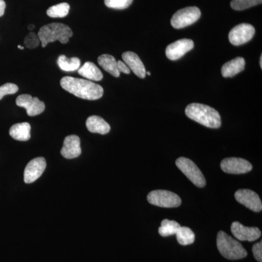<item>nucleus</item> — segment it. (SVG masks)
<instances>
[{
    "instance_id": "obj_16",
    "label": "nucleus",
    "mask_w": 262,
    "mask_h": 262,
    "mask_svg": "<svg viewBox=\"0 0 262 262\" xmlns=\"http://www.w3.org/2000/svg\"><path fill=\"white\" fill-rule=\"evenodd\" d=\"M122 57L124 63L136 76L141 79L145 78L146 72L145 67L136 53L134 52L127 51L122 54Z\"/></svg>"
},
{
    "instance_id": "obj_14",
    "label": "nucleus",
    "mask_w": 262,
    "mask_h": 262,
    "mask_svg": "<svg viewBox=\"0 0 262 262\" xmlns=\"http://www.w3.org/2000/svg\"><path fill=\"white\" fill-rule=\"evenodd\" d=\"M46 165L45 158H37L31 160L24 170V182L31 184L37 181L42 175Z\"/></svg>"
},
{
    "instance_id": "obj_29",
    "label": "nucleus",
    "mask_w": 262,
    "mask_h": 262,
    "mask_svg": "<svg viewBox=\"0 0 262 262\" xmlns=\"http://www.w3.org/2000/svg\"><path fill=\"white\" fill-rule=\"evenodd\" d=\"M18 87L15 84L6 83L0 87V100L7 95L15 94L18 92Z\"/></svg>"
},
{
    "instance_id": "obj_33",
    "label": "nucleus",
    "mask_w": 262,
    "mask_h": 262,
    "mask_svg": "<svg viewBox=\"0 0 262 262\" xmlns=\"http://www.w3.org/2000/svg\"><path fill=\"white\" fill-rule=\"evenodd\" d=\"M34 27H34V25H33V24H31V25L29 26L28 28H29V30H33V29H34Z\"/></svg>"
},
{
    "instance_id": "obj_26",
    "label": "nucleus",
    "mask_w": 262,
    "mask_h": 262,
    "mask_svg": "<svg viewBox=\"0 0 262 262\" xmlns=\"http://www.w3.org/2000/svg\"><path fill=\"white\" fill-rule=\"evenodd\" d=\"M262 0H232L231 7L235 10H244L261 4Z\"/></svg>"
},
{
    "instance_id": "obj_17",
    "label": "nucleus",
    "mask_w": 262,
    "mask_h": 262,
    "mask_svg": "<svg viewBox=\"0 0 262 262\" xmlns=\"http://www.w3.org/2000/svg\"><path fill=\"white\" fill-rule=\"evenodd\" d=\"M246 61L242 57H237L223 65L222 68V75L224 77H232L245 69Z\"/></svg>"
},
{
    "instance_id": "obj_36",
    "label": "nucleus",
    "mask_w": 262,
    "mask_h": 262,
    "mask_svg": "<svg viewBox=\"0 0 262 262\" xmlns=\"http://www.w3.org/2000/svg\"><path fill=\"white\" fill-rule=\"evenodd\" d=\"M146 75H151V73H150L149 72H146Z\"/></svg>"
},
{
    "instance_id": "obj_2",
    "label": "nucleus",
    "mask_w": 262,
    "mask_h": 262,
    "mask_svg": "<svg viewBox=\"0 0 262 262\" xmlns=\"http://www.w3.org/2000/svg\"><path fill=\"white\" fill-rule=\"evenodd\" d=\"M185 114L191 120L210 128H219L222 125L220 113L208 105L190 103L186 108Z\"/></svg>"
},
{
    "instance_id": "obj_34",
    "label": "nucleus",
    "mask_w": 262,
    "mask_h": 262,
    "mask_svg": "<svg viewBox=\"0 0 262 262\" xmlns=\"http://www.w3.org/2000/svg\"><path fill=\"white\" fill-rule=\"evenodd\" d=\"M260 67L262 68V56H261V58H260Z\"/></svg>"
},
{
    "instance_id": "obj_35",
    "label": "nucleus",
    "mask_w": 262,
    "mask_h": 262,
    "mask_svg": "<svg viewBox=\"0 0 262 262\" xmlns=\"http://www.w3.org/2000/svg\"><path fill=\"white\" fill-rule=\"evenodd\" d=\"M18 48H19V49H21V50L24 49V47H21V46H18Z\"/></svg>"
},
{
    "instance_id": "obj_12",
    "label": "nucleus",
    "mask_w": 262,
    "mask_h": 262,
    "mask_svg": "<svg viewBox=\"0 0 262 262\" xmlns=\"http://www.w3.org/2000/svg\"><path fill=\"white\" fill-rule=\"evenodd\" d=\"M236 201L244 205L248 209L254 212H260L262 209V203L259 196L250 189H239L234 194Z\"/></svg>"
},
{
    "instance_id": "obj_19",
    "label": "nucleus",
    "mask_w": 262,
    "mask_h": 262,
    "mask_svg": "<svg viewBox=\"0 0 262 262\" xmlns=\"http://www.w3.org/2000/svg\"><path fill=\"white\" fill-rule=\"evenodd\" d=\"M10 136L15 140L27 141L31 138V125L28 122L15 124L10 127Z\"/></svg>"
},
{
    "instance_id": "obj_8",
    "label": "nucleus",
    "mask_w": 262,
    "mask_h": 262,
    "mask_svg": "<svg viewBox=\"0 0 262 262\" xmlns=\"http://www.w3.org/2000/svg\"><path fill=\"white\" fill-rule=\"evenodd\" d=\"M255 34V28L251 24H241L229 33V40L233 46H239L249 42Z\"/></svg>"
},
{
    "instance_id": "obj_24",
    "label": "nucleus",
    "mask_w": 262,
    "mask_h": 262,
    "mask_svg": "<svg viewBox=\"0 0 262 262\" xmlns=\"http://www.w3.org/2000/svg\"><path fill=\"white\" fill-rule=\"evenodd\" d=\"M180 227L181 225L175 221L164 220L158 229V232L162 237H168L177 234Z\"/></svg>"
},
{
    "instance_id": "obj_5",
    "label": "nucleus",
    "mask_w": 262,
    "mask_h": 262,
    "mask_svg": "<svg viewBox=\"0 0 262 262\" xmlns=\"http://www.w3.org/2000/svg\"><path fill=\"white\" fill-rule=\"evenodd\" d=\"M176 165L189 181L199 188L206 186V181L201 170L192 160L186 158H179Z\"/></svg>"
},
{
    "instance_id": "obj_28",
    "label": "nucleus",
    "mask_w": 262,
    "mask_h": 262,
    "mask_svg": "<svg viewBox=\"0 0 262 262\" xmlns=\"http://www.w3.org/2000/svg\"><path fill=\"white\" fill-rule=\"evenodd\" d=\"M24 43L26 48L34 49L39 46L40 40H39L37 34L34 32H31L25 37Z\"/></svg>"
},
{
    "instance_id": "obj_30",
    "label": "nucleus",
    "mask_w": 262,
    "mask_h": 262,
    "mask_svg": "<svg viewBox=\"0 0 262 262\" xmlns=\"http://www.w3.org/2000/svg\"><path fill=\"white\" fill-rule=\"evenodd\" d=\"M253 256L256 258V261L262 262V242L260 241L255 245H253L252 248Z\"/></svg>"
},
{
    "instance_id": "obj_1",
    "label": "nucleus",
    "mask_w": 262,
    "mask_h": 262,
    "mask_svg": "<svg viewBox=\"0 0 262 262\" xmlns=\"http://www.w3.org/2000/svg\"><path fill=\"white\" fill-rule=\"evenodd\" d=\"M61 85L65 91L82 99L98 100L102 97L103 89L99 84L83 79L64 77L61 79Z\"/></svg>"
},
{
    "instance_id": "obj_31",
    "label": "nucleus",
    "mask_w": 262,
    "mask_h": 262,
    "mask_svg": "<svg viewBox=\"0 0 262 262\" xmlns=\"http://www.w3.org/2000/svg\"><path fill=\"white\" fill-rule=\"evenodd\" d=\"M117 69H118L119 72H122V73L126 74L129 75L130 73V70L129 67H127L123 61H117Z\"/></svg>"
},
{
    "instance_id": "obj_9",
    "label": "nucleus",
    "mask_w": 262,
    "mask_h": 262,
    "mask_svg": "<svg viewBox=\"0 0 262 262\" xmlns=\"http://www.w3.org/2000/svg\"><path fill=\"white\" fill-rule=\"evenodd\" d=\"M221 168L227 173L244 174L251 171L253 166L248 160L243 158H229L222 160Z\"/></svg>"
},
{
    "instance_id": "obj_22",
    "label": "nucleus",
    "mask_w": 262,
    "mask_h": 262,
    "mask_svg": "<svg viewBox=\"0 0 262 262\" xmlns=\"http://www.w3.org/2000/svg\"><path fill=\"white\" fill-rule=\"evenodd\" d=\"M57 63L59 68L65 72H74L78 70L81 63L80 60L77 57L69 58L64 55H61L58 57Z\"/></svg>"
},
{
    "instance_id": "obj_7",
    "label": "nucleus",
    "mask_w": 262,
    "mask_h": 262,
    "mask_svg": "<svg viewBox=\"0 0 262 262\" xmlns=\"http://www.w3.org/2000/svg\"><path fill=\"white\" fill-rule=\"evenodd\" d=\"M147 201L150 204L161 208H177L182 204L179 196L167 190H155L149 192Z\"/></svg>"
},
{
    "instance_id": "obj_6",
    "label": "nucleus",
    "mask_w": 262,
    "mask_h": 262,
    "mask_svg": "<svg viewBox=\"0 0 262 262\" xmlns=\"http://www.w3.org/2000/svg\"><path fill=\"white\" fill-rule=\"evenodd\" d=\"M201 16V10L196 7H188L178 10L171 18L172 27L179 29L192 25L199 20Z\"/></svg>"
},
{
    "instance_id": "obj_25",
    "label": "nucleus",
    "mask_w": 262,
    "mask_h": 262,
    "mask_svg": "<svg viewBox=\"0 0 262 262\" xmlns=\"http://www.w3.org/2000/svg\"><path fill=\"white\" fill-rule=\"evenodd\" d=\"M70 9V6L68 3H60L48 8L47 15L51 18H64L68 15Z\"/></svg>"
},
{
    "instance_id": "obj_32",
    "label": "nucleus",
    "mask_w": 262,
    "mask_h": 262,
    "mask_svg": "<svg viewBox=\"0 0 262 262\" xmlns=\"http://www.w3.org/2000/svg\"><path fill=\"white\" fill-rule=\"evenodd\" d=\"M5 8H6V4L4 0H0V17L4 15Z\"/></svg>"
},
{
    "instance_id": "obj_21",
    "label": "nucleus",
    "mask_w": 262,
    "mask_h": 262,
    "mask_svg": "<svg viewBox=\"0 0 262 262\" xmlns=\"http://www.w3.org/2000/svg\"><path fill=\"white\" fill-rule=\"evenodd\" d=\"M98 64L108 72L110 75L115 77H119L120 75V72L117 69V61L115 58L111 55L103 54L98 57Z\"/></svg>"
},
{
    "instance_id": "obj_3",
    "label": "nucleus",
    "mask_w": 262,
    "mask_h": 262,
    "mask_svg": "<svg viewBox=\"0 0 262 262\" xmlns=\"http://www.w3.org/2000/svg\"><path fill=\"white\" fill-rule=\"evenodd\" d=\"M42 48H46L49 43L59 41L66 44L73 35L70 27L61 23H52L45 25L39 29L37 34Z\"/></svg>"
},
{
    "instance_id": "obj_13",
    "label": "nucleus",
    "mask_w": 262,
    "mask_h": 262,
    "mask_svg": "<svg viewBox=\"0 0 262 262\" xmlns=\"http://www.w3.org/2000/svg\"><path fill=\"white\" fill-rule=\"evenodd\" d=\"M231 232L236 239L241 241H256L261 236V232L258 227H245L238 222H234L231 225Z\"/></svg>"
},
{
    "instance_id": "obj_15",
    "label": "nucleus",
    "mask_w": 262,
    "mask_h": 262,
    "mask_svg": "<svg viewBox=\"0 0 262 262\" xmlns=\"http://www.w3.org/2000/svg\"><path fill=\"white\" fill-rule=\"evenodd\" d=\"M82 152L80 146V139L79 136L71 135L67 136L63 141L61 154L67 159L78 158Z\"/></svg>"
},
{
    "instance_id": "obj_18",
    "label": "nucleus",
    "mask_w": 262,
    "mask_h": 262,
    "mask_svg": "<svg viewBox=\"0 0 262 262\" xmlns=\"http://www.w3.org/2000/svg\"><path fill=\"white\" fill-rule=\"evenodd\" d=\"M86 127L90 132L102 134V135L108 134L111 129L110 125L103 120L102 117L96 116V115L89 117L87 119Z\"/></svg>"
},
{
    "instance_id": "obj_20",
    "label": "nucleus",
    "mask_w": 262,
    "mask_h": 262,
    "mask_svg": "<svg viewBox=\"0 0 262 262\" xmlns=\"http://www.w3.org/2000/svg\"><path fill=\"white\" fill-rule=\"evenodd\" d=\"M78 73L89 80L101 81L103 79L102 72L92 62H85L78 69Z\"/></svg>"
},
{
    "instance_id": "obj_10",
    "label": "nucleus",
    "mask_w": 262,
    "mask_h": 262,
    "mask_svg": "<svg viewBox=\"0 0 262 262\" xmlns=\"http://www.w3.org/2000/svg\"><path fill=\"white\" fill-rule=\"evenodd\" d=\"M17 106L25 108L27 115L30 117L37 116L44 112L46 105L37 97L33 98L31 95L23 94L16 98Z\"/></svg>"
},
{
    "instance_id": "obj_27",
    "label": "nucleus",
    "mask_w": 262,
    "mask_h": 262,
    "mask_svg": "<svg viewBox=\"0 0 262 262\" xmlns=\"http://www.w3.org/2000/svg\"><path fill=\"white\" fill-rule=\"evenodd\" d=\"M134 0H104L105 5L110 8L124 10L132 4Z\"/></svg>"
},
{
    "instance_id": "obj_4",
    "label": "nucleus",
    "mask_w": 262,
    "mask_h": 262,
    "mask_svg": "<svg viewBox=\"0 0 262 262\" xmlns=\"http://www.w3.org/2000/svg\"><path fill=\"white\" fill-rule=\"evenodd\" d=\"M216 242L221 254L227 259H242L247 256V251L242 244L223 231H220L217 234Z\"/></svg>"
},
{
    "instance_id": "obj_23",
    "label": "nucleus",
    "mask_w": 262,
    "mask_h": 262,
    "mask_svg": "<svg viewBox=\"0 0 262 262\" xmlns=\"http://www.w3.org/2000/svg\"><path fill=\"white\" fill-rule=\"evenodd\" d=\"M176 235L177 241L182 246L192 244L195 239V235L192 229L187 227H181Z\"/></svg>"
},
{
    "instance_id": "obj_11",
    "label": "nucleus",
    "mask_w": 262,
    "mask_h": 262,
    "mask_svg": "<svg viewBox=\"0 0 262 262\" xmlns=\"http://www.w3.org/2000/svg\"><path fill=\"white\" fill-rule=\"evenodd\" d=\"M194 42L190 39H182L169 45L165 50L168 59L177 61L194 48Z\"/></svg>"
}]
</instances>
